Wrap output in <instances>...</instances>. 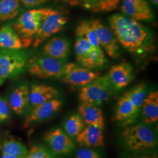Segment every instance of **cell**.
Returning <instances> with one entry per match:
<instances>
[{"label": "cell", "mask_w": 158, "mask_h": 158, "mask_svg": "<svg viewBox=\"0 0 158 158\" xmlns=\"http://www.w3.org/2000/svg\"><path fill=\"white\" fill-rule=\"evenodd\" d=\"M23 5L27 7H32L42 5L49 0H19Z\"/></svg>", "instance_id": "obj_33"}, {"label": "cell", "mask_w": 158, "mask_h": 158, "mask_svg": "<svg viewBox=\"0 0 158 158\" xmlns=\"http://www.w3.org/2000/svg\"><path fill=\"white\" fill-rule=\"evenodd\" d=\"M69 18L63 12L51 10L41 23L32 43L36 48L52 35L58 33L68 23Z\"/></svg>", "instance_id": "obj_8"}, {"label": "cell", "mask_w": 158, "mask_h": 158, "mask_svg": "<svg viewBox=\"0 0 158 158\" xmlns=\"http://www.w3.org/2000/svg\"><path fill=\"white\" fill-rule=\"evenodd\" d=\"M70 51V45L67 39L54 37L49 40L43 48V55L63 60L68 57Z\"/></svg>", "instance_id": "obj_19"}, {"label": "cell", "mask_w": 158, "mask_h": 158, "mask_svg": "<svg viewBox=\"0 0 158 158\" xmlns=\"http://www.w3.org/2000/svg\"><path fill=\"white\" fill-rule=\"evenodd\" d=\"M104 127L105 124L86 125L75 138L79 147L89 148L104 147Z\"/></svg>", "instance_id": "obj_13"}, {"label": "cell", "mask_w": 158, "mask_h": 158, "mask_svg": "<svg viewBox=\"0 0 158 158\" xmlns=\"http://www.w3.org/2000/svg\"><path fill=\"white\" fill-rule=\"evenodd\" d=\"M0 48L4 49H21L23 48L21 38L10 25L0 28Z\"/></svg>", "instance_id": "obj_23"}, {"label": "cell", "mask_w": 158, "mask_h": 158, "mask_svg": "<svg viewBox=\"0 0 158 158\" xmlns=\"http://www.w3.org/2000/svg\"><path fill=\"white\" fill-rule=\"evenodd\" d=\"M28 63L27 55L21 49L0 50V78L2 80L22 72Z\"/></svg>", "instance_id": "obj_7"}, {"label": "cell", "mask_w": 158, "mask_h": 158, "mask_svg": "<svg viewBox=\"0 0 158 158\" xmlns=\"http://www.w3.org/2000/svg\"><path fill=\"white\" fill-rule=\"evenodd\" d=\"M114 91L107 75L100 76L81 88L79 98L81 102L100 106L110 99Z\"/></svg>", "instance_id": "obj_5"}, {"label": "cell", "mask_w": 158, "mask_h": 158, "mask_svg": "<svg viewBox=\"0 0 158 158\" xmlns=\"http://www.w3.org/2000/svg\"><path fill=\"white\" fill-rule=\"evenodd\" d=\"M62 106V100L54 98L34 107L25 117L23 127L27 128L51 118L60 111Z\"/></svg>", "instance_id": "obj_12"}, {"label": "cell", "mask_w": 158, "mask_h": 158, "mask_svg": "<svg viewBox=\"0 0 158 158\" xmlns=\"http://www.w3.org/2000/svg\"><path fill=\"white\" fill-rule=\"evenodd\" d=\"M78 113L85 125L105 124L104 114L98 106L87 102H81L78 107Z\"/></svg>", "instance_id": "obj_22"}, {"label": "cell", "mask_w": 158, "mask_h": 158, "mask_svg": "<svg viewBox=\"0 0 158 158\" xmlns=\"http://www.w3.org/2000/svg\"><path fill=\"white\" fill-rule=\"evenodd\" d=\"M27 66L30 74L38 78L59 79L65 73L67 63L43 55L32 57Z\"/></svg>", "instance_id": "obj_4"}, {"label": "cell", "mask_w": 158, "mask_h": 158, "mask_svg": "<svg viewBox=\"0 0 158 158\" xmlns=\"http://www.w3.org/2000/svg\"><path fill=\"white\" fill-rule=\"evenodd\" d=\"M119 158H158L156 153L151 152L145 153H135L134 154L123 156Z\"/></svg>", "instance_id": "obj_32"}, {"label": "cell", "mask_w": 158, "mask_h": 158, "mask_svg": "<svg viewBox=\"0 0 158 158\" xmlns=\"http://www.w3.org/2000/svg\"><path fill=\"white\" fill-rule=\"evenodd\" d=\"M29 89L28 85H22L12 92L9 98V106L14 113L22 114L28 107Z\"/></svg>", "instance_id": "obj_21"}, {"label": "cell", "mask_w": 158, "mask_h": 158, "mask_svg": "<svg viewBox=\"0 0 158 158\" xmlns=\"http://www.w3.org/2000/svg\"><path fill=\"white\" fill-rule=\"evenodd\" d=\"M147 83L141 81L126 92L136 112L139 114L141 113L142 104L147 96Z\"/></svg>", "instance_id": "obj_24"}, {"label": "cell", "mask_w": 158, "mask_h": 158, "mask_svg": "<svg viewBox=\"0 0 158 158\" xmlns=\"http://www.w3.org/2000/svg\"><path fill=\"white\" fill-rule=\"evenodd\" d=\"M25 158H55V156L48 148L35 145L31 148Z\"/></svg>", "instance_id": "obj_29"}, {"label": "cell", "mask_w": 158, "mask_h": 158, "mask_svg": "<svg viewBox=\"0 0 158 158\" xmlns=\"http://www.w3.org/2000/svg\"><path fill=\"white\" fill-rule=\"evenodd\" d=\"M107 76L114 91L120 90L130 85L134 79L133 68L128 63H120L111 67Z\"/></svg>", "instance_id": "obj_15"}, {"label": "cell", "mask_w": 158, "mask_h": 158, "mask_svg": "<svg viewBox=\"0 0 158 158\" xmlns=\"http://www.w3.org/2000/svg\"><path fill=\"white\" fill-rule=\"evenodd\" d=\"M121 10L123 15L138 21H149L153 18L146 0H122Z\"/></svg>", "instance_id": "obj_14"}, {"label": "cell", "mask_w": 158, "mask_h": 158, "mask_svg": "<svg viewBox=\"0 0 158 158\" xmlns=\"http://www.w3.org/2000/svg\"><path fill=\"white\" fill-rule=\"evenodd\" d=\"M75 158H102V157L99 153L91 148H81L77 151Z\"/></svg>", "instance_id": "obj_30"}, {"label": "cell", "mask_w": 158, "mask_h": 158, "mask_svg": "<svg viewBox=\"0 0 158 158\" xmlns=\"http://www.w3.org/2000/svg\"><path fill=\"white\" fill-rule=\"evenodd\" d=\"M151 1H152L153 4L155 6H158V0H150Z\"/></svg>", "instance_id": "obj_35"}, {"label": "cell", "mask_w": 158, "mask_h": 158, "mask_svg": "<svg viewBox=\"0 0 158 158\" xmlns=\"http://www.w3.org/2000/svg\"><path fill=\"white\" fill-rule=\"evenodd\" d=\"M74 49L77 61L86 69L102 68L107 62L102 48L94 46L84 38L76 37Z\"/></svg>", "instance_id": "obj_6"}, {"label": "cell", "mask_w": 158, "mask_h": 158, "mask_svg": "<svg viewBox=\"0 0 158 158\" xmlns=\"http://www.w3.org/2000/svg\"><path fill=\"white\" fill-rule=\"evenodd\" d=\"M44 140L55 155L66 156L76 148L72 138L59 128L47 131L44 135Z\"/></svg>", "instance_id": "obj_9"}, {"label": "cell", "mask_w": 158, "mask_h": 158, "mask_svg": "<svg viewBox=\"0 0 158 158\" xmlns=\"http://www.w3.org/2000/svg\"><path fill=\"white\" fill-rule=\"evenodd\" d=\"M51 10L39 8L29 10L22 14L13 24L12 28L22 40L23 48H27L32 45L41 23Z\"/></svg>", "instance_id": "obj_3"}, {"label": "cell", "mask_w": 158, "mask_h": 158, "mask_svg": "<svg viewBox=\"0 0 158 158\" xmlns=\"http://www.w3.org/2000/svg\"><path fill=\"white\" fill-rule=\"evenodd\" d=\"M108 23L119 44L136 58L146 59L155 52L156 42L153 34L139 21L115 14L109 18Z\"/></svg>", "instance_id": "obj_1"}, {"label": "cell", "mask_w": 158, "mask_h": 158, "mask_svg": "<svg viewBox=\"0 0 158 158\" xmlns=\"http://www.w3.org/2000/svg\"><path fill=\"white\" fill-rule=\"evenodd\" d=\"M59 91L53 86L44 84L32 85L29 93V105L34 108L40 104L56 98Z\"/></svg>", "instance_id": "obj_18"}, {"label": "cell", "mask_w": 158, "mask_h": 158, "mask_svg": "<svg viewBox=\"0 0 158 158\" xmlns=\"http://www.w3.org/2000/svg\"><path fill=\"white\" fill-rule=\"evenodd\" d=\"M121 138L125 148L133 153L149 152L158 145L155 132L144 123L125 127Z\"/></svg>", "instance_id": "obj_2"}, {"label": "cell", "mask_w": 158, "mask_h": 158, "mask_svg": "<svg viewBox=\"0 0 158 158\" xmlns=\"http://www.w3.org/2000/svg\"><path fill=\"white\" fill-rule=\"evenodd\" d=\"M143 123L152 124L158 121V92L151 91L145 98L141 109Z\"/></svg>", "instance_id": "obj_20"}, {"label": "cell", "mask_w": 158, "mask_h": 158, "mask_svg": "<svg viewBox=\"0 0 158 158\" xmlns=\"http://www.w3.org/2000/svg\"><path fill=\"white\" fill-rule=\"evenodd\" d=\"M75 34L76 37L84 38L96 48H101L90 20L80 21L76 28Z\"/></svg>", "instance_id": "obj_26"}, {"label": "cell", "mask_w": 158, "mask_h": 158, "mask_svg": "<svg viewBox=\"0 0 158 158\" xmlns=\"http://www.w3.org/2000/svg\"><path fill=\"white\" fill-rule=\"evenodd\" d=\"M3 81H4V80H2V79H1L0 78V85L2 84Z\"/></svg>", "instance_id": "obj_36"}, {"label": "cell", "mask_w": 158, "mask_h": 158, "mask_svg": "<svg viewBox=\"0 0 158 158\" xmlns=\"http://www.w3.org/2000/svg\"><path fill=\"white\" fill-rule=\"evenodd\" d=\"M1 158H23L21 157H18L16 156H14V155H2Z\"/></svg>", "instance_id": "obj_34"}, {"label": "cell", "mask_w": 158, "mask_h": 158, "mask_svg": "<svg viewBox=\"0 0 158 158\" xmlns=\"http://www.w3.org/2000/svg\"><path fill=\"white\" fill-rule=\"evenodd\" d=\"M139 115V114L136 112L125 92L119 97L117 103L114 117V121L125 127L134 124Z\"/></svg>", "instance_id": "obj_16"}, {"label": "cell", "mask_w": 158, "mask_h": 158, "mask_svg": "<svg viewBox=\"0 0 158 158\" xmlns=\"http://www.w3.org/2000/svg\"><path fill=\"white\" fill-rule=\"evenodd\" d=\"M10 117V107L8 103L0 97V123L9 119Z\"/></svg>", "instance_id": "obj_31"}, {"label": "cell", "mask_w": 158, "mask_h": 158, "mask_svg": "<svg viewBox=\"0 0 158 158\" xmlns=\"http://www.w3.org/2000/svg\"><path fill=\"white\" fill-rule=\"evenodd\" d=\"M90 21L102 51L113 59L119 58L121 56L119 44L112 31L99 19H93Z\"/></svg>", "instance_id": "obj_10"}, {"label": "cell", "mask_w": 158, "mask_h": 158, "mask_svg": "<svg viewBox=\"0 0 158 158\" xmlns=\"http://www.w3.org/2000/svg\"><path fill=\"white\" fill-rule=\"evenodd\" d=\"M0 149L3 155H14L25 158L28 149L21 142L14 139H7L2 142Z\"/></svg>", "instance_id": "obj_25"}, {"label": "cell", "mask_w": 158, "mask_h": 158, "mask_svg": "<svg viewBox=\"0 0 158 158\" xmlns=\"http://www.w3.org/2000/svg\"><path fill=\"white\" fill-rule=\"evenodd\" d=\"M19 0H0V21L11 20L19 12Z\"/></svg>", "instance_id": "obj_28"}, {"label": "cell", "mask_w": 158, "mask_h": 158, "mask_svg": "<svg viewBox=\"0 0 158 158\" xmlns=\"http://www.w3.org/2000/svg\"><path fill=\"white\" fill-rule=\"evenodd\" d=\"M100 76L98 72L79 66L74 63H68L65 73L61 78L63 83L72 88H81Z\"/></svg>", "instance_id": "obj_11"}, {"label": "cell", "mask_w": 158, "mask_h": 158, "mask_svg": "<svg viewBox=\"0 0 158 158\" xmlns=\"http://www.w3.org/2000/svg\"><path fill=\"white\" fill-rule=\"evenodd\" d=\"M72 6H78L93 13H107L115 10L121 0H55Z\"/></svg>", "instance_id": "obj_17"}, {"label": "cell", "mask_w": 158, "mask_h": 158, "mask_svg": "<svg viewBox=\"0 0 158 158\" xmlns=\"http://www.w3.org/2000/svg\"><path fill=\"white\" fill-rule=\"evenodd\" d=\"M86 125L79 113L71 115L63 124L64 131L72 138H75L83 130Z\"/></svg>", "instance_id": "obj_27"}]
</instances>
